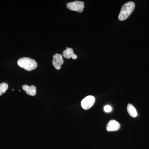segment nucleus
I'll list each match as a JSON object with an SVG mask.
<instances>
[{"label":"nucleus","mask_w":149,"mask_h":149,"mask_svg":"<svg viewBox=\"0 0 149 149\" xmlns=\"http://www.w3.org/2000/svg\"><path fill=\"white\" fill-rule=\"evenodd\" d=\"M135 7V5L133 2L130 1L124 4L121 8L118 19L120 21H124L130 16Z\"/></svg>","instance_id":"f257e3e1"},{"label":"nucleus","mask_w":149,"mask_h":149,"mask_svg":"<svg viewBox=\"0 0 149 149\" xmlns=\"http://www.w3.org/2000/svg\"><path fill=\"white\" fill-rule=\"evenodd\" d=\"M18 66L27 71H30L37 68V63L35 60L29 58H22L17 62Z\"/></svg>","instance_id":"f03ea898"},{"label":"nucleus","mask_w":149,"mask_h":149,"mask_svg":"<svg viewBox=\"0 0 149 149\" xmlns=\"http://www.w3.org/2000/svg\"><path fill=\"white\" fill-rule=\"evenodd\" d=\"M66 7L70 10L82 13L83 12V9L85 7V5L83 2L77 1L68 3Z\"/></svg>","instance_id":"7ed1b4c3"},{"label":"nucleus","mask_w":149,"mask_h":149,"mask_svg":"<svg viewBox=\"0 0 149 149\" xmlns=\"http://www.w3.org/2000/svg\"><path fill=\"white\" fill-rule=\"evenodd\" d=\"M95 102V98L93 96H88L81 102V106L83 109H90L93 106Z\"/></svg>","instance_id":"20e7f679"},{"label":"nucleus","mask_w":149,"mask_h":149,"mask_svg":"<svg viewBox=\"0 0 149 149\" xmlns=\"http://www.w3.org/2000/svg\"><path fill=\"white\" fill-rule=\"evenodd\" d=\"M52 64L56 69L59 70L61 68V66L63 64L64 61L63 56L60 54H56L53 56Z\"/></svg>","instance_id":"39448f33"},{"label":"nucleus","mask_w":149,"mask_h":149,"mask_svg":"<svg viewBox=\"0 0 149 149\" xmlns=\"http://www.w3.org/2000/svg\"><path fill=\"white\" fill-rule=\"evenodd\" d=\"M107 130L108 131H115L119 130L120 128V124L116 120H110L107 126Z\"/></svg>","instance_id":"423d86ee"},{"label":"nucleus","mask_w":149,"mask_h":149,"mask_svg":"<svg viewBox=\"0 0 149 149\" xmlns=\"http://www.w3.org/2000/svg\"><path fill=\"white\" fill-rule=\"evenodd\" d=\"M22 88L25 93L29 95L34 96L36 95L37 94V88L34 85L29 86L27 85H24L22 86Z\"/></svg>","instance_id":"0eeeda50"},{"label":"nucleus","mask_w":149,"mask_h":149,"mask_svg":"<svg viewBox=\"0 0 149 149\" xmlns=\"http://www.w3.org/2000/svg\"><path fill=\"white\" fill-rule=\"evenodd\" d=\"M62 55L65 58L69 59L72 58L74 60L77 58V55L74 54L73 49L71 48L66 47V49L63 52Z\"/></svg>","instance_id":"6e6552de"},{"label":"nucleus","mask_w":149,"mask_h":149,"mask_svg":"<svg viewBox=\"0 0 149 149\" xmlns=\"http://www.w3.org/2000/svg\"><path fill=\"white\" fill-rule=\"evenodd\" d=\"M127 111L130 116L133 118H135L137 116V111L135 107L131 104H128L127 106Z\"/></svg>","instance_id":"1a4fd4ad"},{"label":"nucleus","mask_w":149,"mask_h":149,"mask_svg":"<svg viewBox=\"0 0 149 149\" xmlns=\"http://www.w3.org/2000/svg\"><path fill=\"white\" fill-rule=\"evenodd\" d=\"M8 88V85L6 83H2L0 84V96L6 92Z\"/></svg>","instance_id":"9d476101"},{"label":"nucleus","mask_w":149,"mask_h":149,"mask_svg":"<svg viewBox=\"0 0 149 149\" xmlns=\"http://www.w3.org/2000/svg\"><path fill=\"white\" fill-rule=\"evenodd\" d=\"M104 110L106 112L108 113L110 112H111L112 110V108L109 105H106L104 107Z\"/></svg>","instance_id":"9b49d317"}]
</instances>
